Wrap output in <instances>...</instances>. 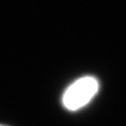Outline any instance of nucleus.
<instances>
[{"label": "nucleus", "mask_w": 126, "mask_h": 126, "mask_svg": "<svg viewBox=\"0 0 126 126\" xmlns=\"http://www.w3.org/2000/svg\"><path fill=\"white\" fill-rule=\"evenodd\" d=\"M99 89L98 80L91 76L79 79L68 87L63 95L64 108L74 111L84 107L93 99Z\"/></svg>", "instance_id": "f257e3e1"}, {"label": "nucleus", "mask_w": 126, "mask_h": 126, "mask_svg": "<svg viewBox=\"0 0 126 126\" xmlns=\"http://www.w3.org/2000/svg\"><path fill=\"white\" fill-rule=\"evenodd\" d=\"M0 126H9V125H6V124H0Z\"/></svg>", "instance_id": "f03ea898"}]
</instances>
